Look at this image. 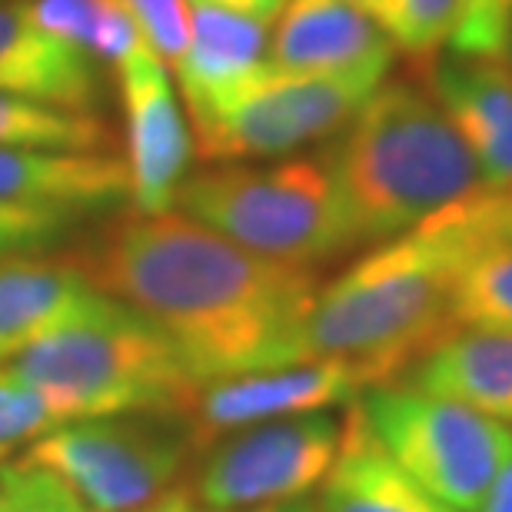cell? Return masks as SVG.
<instances>
[{
  "label": "cell",
  "mask_w": 512,
  "mask_h": 512,
  "mask_svg": "<svg viewBox=\"0 0 512 512\" xmlns=\"http://www.w3.org/2000/svg\"><path fill=\"white\" fill-rule=\"evenodd\" d=\"M20 456L57 473L94 512H150L183 486L197 449L183 419L100 416L50 429Z\"/></svg>",
  "instance_id": "cell-7"
},
{
  "label": "cell",
  "mask_w": 512,
  "mask_h": 512,
  "mask_svg": "<svg viewBox=\"0 0 512 512\" xmlns=\"http://www.w3.org/2000/svg\"><path fill=\"white\" fill-rule=\"evenodd\" d=\"M127 110V173L130 200L140 213L173 210L190 167V127L167 80V67L147 40L117 67Z\"/></svg>",
  "instance_id": "cell-11"
},
{
  "label": "cell",
  "mask_w": 512,
  "mask_h": 512,
  "mask_svg": "<svg viewBox=\"0 0 512 512\" xmlns=\"http://www.w3.org/2000/svg\"><path fill=\"white\" fill-rule=\"evenodd\" d=\"M509 54H512V40H509Z\"/></svg>",
  "instance_id": "cell-33"
},
{
  "label": "cell",
  "mask_w": 512,
  "mask_h": 512,
  "mask_svg": "<svg viewBox=\"0 0 512 512\" xmlns=\"http://www.w3.org/2000/svg\"><path fill=\"white\" fill-rule=\"evenodd\" d=\"M4 366L67 423L100 416L187 419L203 386L157 326L104 293Z\"/></svg>",
  "instance_id": "cell-4"
},
{
  "label": "cell",
  "mask_w": 512,
  "mask_h": 512,
  "mask_svg": "<svg viewBox=\"0 0 512 512\" xmlns=\"http://www.w3.org/2000/svg\"><path fill=\"white\" fill-rule=\"evenodd\" d=\"M0 90L90 114L100 100V70L80 47L40 30L24 4H7L0 7Z\"/></svg>",
  "instance_id": "cell-15"
},
{
  "label": "cell",
  "mask_w": 512,
  "mask_h": 512,
  "mask_svg": "<svg viewBox=\"0 0 512 512\" xmlns=\"http://www.w3.org/2000/svg\"><path fill=\"white\" fill-rule=\"evenodd\" d=\"M24 10L40 30L80 47L90 57L107 60L114 70L143 40L120 0H24Z\"/></svg>",
  "instance_id": "cell-20"
},
{
  "label": "cell",
  "mask_w": 512,
  "mask_h": 512,
  "mask_svg": "<svg viewBox=\"0 0 512 512\" xmlns=\"http://www.w3.org/2000/svg\"><path fill=\"white\" fill-rule=\"evenodd\" d=\"M97 293L177 346L200 383L303 363L320 273L250 253L187 213H120L70 253Z\"/></svg>",
  "instance_id": "cell-1"
},
{
  "label": "cell",
  "mask_w": 512,
  "mask_h": 512,
  "mask_svg": "<svg viewBox=\"0 0 512 512\" xmlns=\"http://www.w3.org/2000/svg\"><path fill=\"white\" fill-rule=\"evenodd\" d=\"M383 80V67L346 74H280L263 64L220 114L193 127L197 157L207 163L290 157L350 127Z\"/></svg>",
  "instance_id": "cell-8"
},
{
  "label": "cell",
  "mask_w": 512,
  "mask_h": 512,
  "mask_svg": "<svg viewBox=\"0 0 512 512\" xmlns=\"http://www.w3.org/2000/svg\"><path fill=\"white\" fill-rule=\"evenodd\" d=\"M74 256H0V363L94 300Z\"/></svg>",
  "instance_id": "cell-19"
},
{
  "label": "cell",
  "mask_w": 512,
  "mask_h": 512,
  "mask_svg": "<svg viewBox=\"0 0 512 512\" xmlns=\"http://www.w3.org/2000/svg\"><path fill=\"white\" fill-rule=\"evenodd\" d=\"M340 449V419L290 416L223 436L187 483L210 512H260L306 499L330 473Z\"/></svg>",
  "instance_id": "cell-9"
},
{
  "label": "cell",
  "mask_w": 512,
  "mask_h": 512,
  "mask_svg": "<svg viewBox=\"0 0 512 512\" xmlns=\"http://www.w3.org/2000/svg\"><path fill=\"white\" fill-rule=\"evenodd\" d=\"M476 512H512V453L503 463V469H499L496 483L489 486L483 506H479Z\"/></svg>",
  "instance_id": "cell-28"
},
{
  "label": "cell",
  "mask_w": 512,
  "mask_h": 512,
  "mask_svg": "<svg viewBox=\"0 0 512 512\" xmlns=\"http://www.w3.org/2000/svg\"><path fill=\"white\" fill-rule=\"evenodd\" d=\"M463 0H363V10L409 57H436L456 27Z\"/></svg>",
  "instance_id": "cell-23"
},
{
  "label": "cell",
  "mask_w": 512,
  "mask_h": 512,
  "mask_svg": "<svg viewBox=\"0 0 512 512\" xmlns=\"http://www.w3.org/2000/svg\"><path fill=\"white\" fill-rule=\"evenodd\" d=\"M0 512H94L50 469L14 456L0 463Z\"/></svg>",
  "instance_id": "cell-24"
},
{
  "label": "cell",
  "mask_w": 512,
  "mask_h": 512,
  "mask_svg": "<svg viewBox=\"0 0 512 512\" xmlns=\"http://www.w3.org/2000/svg\"><path fill=\"white\" fill-rule=\"evenodd\" d=\"M0 200L94 210L130 200L127 163L100 150L0 147Z\"/></svg>",
  "instance_id": "cell-18"
},
{
  "label": "cell",
  "mask_w": 512,
  "mask_h": 512,
  "mask_svg": "<svg viewBox=\"0 0 512 512\" xmlns=\"http://www.w3.org/2000/svg\"><path fill=\"white\" fill-rule=\"evenodd\" d=\"M353 4H356V7H363V0H353Z\"/></svg>",
  "instance_id": "cell-32"
},
{
  "label": "cell",
  "mask_w": 512,
  "mask_h": 512,
  "mask_svg": "<svg viewBox=\"0 0 512 512\" xmlns=\"http://www.w3.org/2000/svg\"><path fill=\"white\" fill-rule=\"evenodd\" d=\"M423 87L473 153L483 187H512V67L506 60L426 57Z\"/></svg>",
  "instance_id": "cell-12"
},
{
  "label": "cell",
  "mask_w": 512,
  "mask_h": 512,
  "mask_svg": "<svg viewBox=\"0 0 512 512\" xmlns=\"http://www.w3.org/2000/svg\"><path fill=\"white\" fill-rule=\"evenodd\" d=\"M173 207L237 247L293 266H316L356 250L326 160L223 163L180 183Z\"/></svg>",
  "instance_id": "cell-5"
},
{
  "label": "cell",
  "mask_w": 512,
  "mask_h": 512,
  "mask_svg": "<svg viewBox=\"0 0 512 512\" xmlns=\"http://www.w3.org/2000/svg\"><path fill=\"white\" fill-rule=\"evenodd\" d=\"M323 160L356 247L403 237L483 187L463 137L409 80H383Z\"/></svg>",
  "instance_id": "cell-3"
},
{
  "label": "cell",
  "mask_w": 512,
  "mask_h": 512,
  "mask_svg": "<svg viewBox=\"0 0 512 512\" xmlns=\"http://www.w3.org/2000/svg\"><path fill=\"white\" fill-rule=\"evenodd\" d=\"M0 147L104 150L110 147V130L94 114L50 107L0 90Z\"/></svg>",
  "instance_id": "cell-21"
},
{
  "label": "cell",
  "mask_w": 512,
  "mask_h": 512,
  "mask_svg": "<svg viewBox=\"0 0 512 512\" xmlns=\"http://www.w3.org/2000/svg\"><path fill=\"white\" fill-rule=\"evenodd\" d=\"M70 223H74V210L0 200V256L47 247L60 233H67Z\"/></svg>",
  "instance_id": "cell-26"
},
{
  "label": "cell",
  "mask_w": 512,
  "mask_h": 512,
  "mask_svg": "<svg viewBox=\"0 0 512 512\" xmlns=\"http://www.w3.org/2000/svg\"><path fill=\"white\" fill-rule=\"evenodd\" d=\"M403 383L512 429V333L453 326L409 366Z\"/></svg>",
  "instance_id": "cell-16"
},
{
  "label": "cell",
  "mask_w": 512,
  "mask_h": 512,
  "mask_svg": "<svg viewBox=\"0 0 512 512\" xmlns=\"http://www.w3.org/2000/svg\"><path fill=\"white\" fill-rule=\"evenodd\" d=\"M64 423L67 419L34 386L17 380L0 363V463H7L24 443H34Z\"/></svg>",
  "instance_id": "cell-25"
},
{
  "label": "cell",
  "mask_w": 512,
  "mask_h": 512,
  "mask_svg": "<svg viewBox=\"0 0 512 512\" xmlns=\"http://www.w3.org/2000/svg\"><path fill=\"white\" fill-rule=\"evenodd\" d=\"M207 4H217V7H227V10H237V14H247L256 20H270L280 14L286 0H207Z\"/></svg>",
  "instance_id": "cell-29"
},
{
  "label": "cell",
  "mask_w": 512,
  "mask_h": 512,
  "mask_svg": "<svg viewBox=\"0 0 512 512\" xmlns=\"http://www.w3.org/2000/svg\"><path fill=\"white\" fill-rule=\"evenodd\" d=\"M453 326L512 333V243L466 260L453 286Z\"/></svg>",
  "instance_id": "cell-22"
},
{
  "label": "cell",
  "mask_w": 512,
  "mask_h": 512,
  "mask_svg": "<svg viewBox=\"0 0 512 512\" xmlns=\"http://www.w3.org/2000/svg\"><path fill=\"white\" fill-rule=\"evenodd\" d=\"M266 64V20L190 0V44L177 60L193 127L220 114Z\"/></svg>",
  "instance_id": "cell-14"
},
{
  "label": "cell",
  "mask_w": 512,
  "mask_h": 512,
  "mask_svg": "<svg viewBox=\"0 0 512 512\" xmlns=\"http://www.w3.org/2000/svg\"><path fill=\"white\" fill-rule=\"evenodd\" d=\"M393 44L353 0H286L266 64L280 74H346L393 64Z\"/></svg>",
  "instance_id": "cell-13"
},
{
  "label": "cell",
  "mask_w": 512,
  "mask_h": 512,
  "mask_svg": "<svg viewBox=\"0 0 512 512\" xmlns=\"http://www.w3.org/2000/svg\"><path fill=\"white\" fill-rule=\"evenodd\" d=\"M150 512H210V509H203V506H197V499L190 496V489H187V483H183L180 489H173V493L163 499L160 506H153Z\"/></svg>",
  "instance_id": "cell-30"
},
{
  "label": "cell",
  "mask_w": 512,
  "mask_h": 512,
  "mask_svg": "<svg viewBox=\"0 0 512 512\" xmlns=\"http://www.w3.org/2000/svg\"><path fill=\"white\" fill-rule=\"evenodd\" d=\"M383 449L439 503L476 512L512 453V429L453 399L429 396L403 380L360 396Z\"/></svg>",
  "instance_id": "cell-6"
},
{
  "label": "cell",
  "mask_w": 512,
  "mask_h": 512,
  "mask_svg": "<svg viewBox=\"0 0 512 512\" xmlns=\"http://www.w3.org/2000/svg\"><path fill=\"white\" fill-rule=\"evenodd\" d=\"M469 200L376 247L323 283L303 323L306 360H346L370 386L403 380L453 330V286L466 260L489 247Z\"/></svg>",
  "instance_id": "cell-2"
},
{
  "label": "cell",
  "mask_w": 512,
  "mask_h": 512,
  "mask_svg": "<svg viewBox=\"0 0 512 512\" xmlns=\"http://www.w3.org/2000/svg\"><path fill=\"white\" fill-rule=\"evenodd\" d=\"M366 389H370V380L360 366L346 360H306L276 366V370L223 376V380H210L197 389V399H193L183 426L200 456L230 433L273 423V419L350 406Z\"/></svg>",
  "instance_id": "cell-10"
},
{
  "label": "cell",
  "mask_w": 512,
  "mask_h": 512,
  "mask_svg": "<svg viewBox=\"0 0 512 512\" xmlns=\"http://www.w3.org/2000/svg\"><path fill=\"white\" fill-rule=\"evenodd\" d=\"M506 190H509V193H512V187H506Z\"/></svg>",
  "instance_id": "cell-34"
},
{
  "label": "cell",
  "mask_w": 512,
  "mask_h": 512,
  "mask_svg": "<svg viewBox=\"0 0 512 512\" xmlns=\"http://www.w3.org/2000/svg\"><path fill=\"white\" fill-rule=\"evenodd\" d=\"M120 4L130 10L153 54L163 64L177 67L190 44V0H120Z\"/></svg>",
  "instance_id": "cell-27"
},
{
  "label": "cell",
  "mask_w": 512,
  "mask_h": 512,
  "mask_svg": "<svg viewBox=\"0 0 512 512\" xmlns=\"http://www.w3.org/2000/svg\"><path fill=\"white\" fill-rule=\"evenodd\" d=\"M323 512H456L429 496L366 423L360 399L340 419V449L320 483Z\"/></svg>",
  "instance_id": "cell-17"
},
{
  "label": "cell",
  "mask_w": 512,
  "mask_h": 512,
  "mask_svg": "<svg viewBox=\"0 0 512 512\" xmlns=\"http://www.w3.org/2000/svg\"><path fill=\"white\" fill-rule=\"evenodd\" d=\"M260 512H323L320 503H310V499H296V503H283V506H270Z\"/></svg>",
  "instance_id": "cell-31"
}]
</instances>
